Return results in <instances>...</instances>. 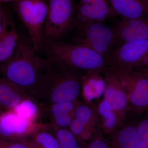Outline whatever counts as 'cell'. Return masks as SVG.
I'll use <instances>...</instances> for the list:
<instances>
[{"mask_svg": "<svg viewBox=\"0 0 148 148\" xmlns=\"http://www.w3.org/2000/svg\"><path fill=\"white\" fill-rule=\"evenodd\" d=\"M82 72L47 59L34 97L48 106L77 100L81 90Z\"/></svg>", "mask_w": 148, "mask_h": 148, "instance_id": "1", "label": "cell"}, {"mask_svg": "<svg viewBox=\"0 0 148 148\" xmlns=\"http://www.w3.org/2000/svg\"><path fill=\"white\" fill-rule=\"evenodd\" d=\"M37 52L32 44L19 41L11 58L0 66L3 77L33 96L47 61Z\"/></svg>", "mask_w": 148, "mask_h": 148, "instance_id": "2", "label": "cell"}, {"mask_svg": "<svg viewBox=\"0 0 148 148\" xmlns=\"http://www.w3.org/2000/svg\"><path fill=\"white\" fill-rule=\"evenodd\" d=\"M45 46L48 59L77 70L103 73L109 66L107 58L79 44L52 42Z\"/></svg>", "mask_w": 148, "mask_h": 148, "instance_id": "3", "label": "cell"}, {"mask_svg": "<svg viewBox=\"0 0 148 148\" xmlns=\"http://www.w3.org/2000/svg\"><path fill=\"white\" fill-rule=\"evenodd\" d=\"M107 69L121 82L131 112L140 115L148 112V69H129L112 65Z\"/></svg>", "mask_w": 148, "mask_h": 148, "instance_id": "4", "label": "cell"}, {"mask_svg": "<svg viewBox=\"0 0 148 148\" xmlns=\"http://www.w3.org/2000/svg\"><path fill=\"white\" fill-rule=\"evenodd\" d=\"M14 7L26 27L33 46L39 52L44 45L43 30L49 0H16Z\"/></svg>", "mask_w": 148, "mask_h": 148, "instance_id": "5", "label": "cell"}, {"mask_svg": "<svg viewBox=\"0 0 148 148\" xmlns=\"http://www.w3.org/2000/svg\"><path fill=\"white\" fill-rule=\"evenodd\" d=\"M77 8L74 0H49L43 30V41H58L74 21Z\"/></svg>", "mask_w": 148, "mask_h": 148, "instance_id": "6", "label": "cell"}, {"mask_svg": "<svg viewBox=\"0 0 148 148\" xmlns=\"http://www.w3.org/2000/svg\"><path fill=\"white\" fill-rule=\"evenodd\" d=\"M101 22L90 21L82 26L75 43L89 48L107 59L116 40L113 28Z\"/></svg>", "mask_w": 148, "mask_h": 148, "instance_id": "7", "label": "cell"}, {"mask_svg": "<svg viewBox=\"0 0 148 148\" xmlns=\"http://www.w3.org/2000/svg\"><path fill=\"white\" fill-rule=\"evenodd\" d=\"M109 66L148 69V38L125 43L114 49L107 57Z\"/></svg>", "mask_w": 148, "mask_h": 148, "instance_id": "8", "label": "cell"}, {"mask_svg": "<svg viewBox=\"0 0 148 148\" xmlns=\"http://www.w3.org/2000/svg\"><path fill=\"white\" fill-rule=\"evenodd\" d=\"M45 125L25 119L13 110L0 114V139L9 141L27 140Z\"/></svg>", "mask_w": 148, "mask_h": 148, "instance_id": "9", "label": "cell"}, {"mask_svg": "<svg viewBox=\"0 0 148 148\" xmlns=\"http://www.w3.org/2000/svg\"><path fill=\"white\" fill-rule=\"evenodd\" d=\"M99 122L97 108L88 103L79 102L69 128L80 143L84 144L92 139Z\"/></svg>", "mask_w": 148, "mask_h": 148, "instance_id": "10", "label": "cell"}, {"mask_svg": "<svg viewBox=\"0 0 148 148\" xmlns=\"http://www.w3.org/2000/svg\"><path fill=\"white\" fill-rule=\"evenodd\" d=\"M103 73L106 82L103 99L111 103L120 122L123 125L129 110L126 92L121 82L114 73L106 68Z\"/></svg>", "mask_w": 148, "mask_h": 148, "instance_id": "11", "label": "cell"}, {"mask_svg": "<svg viewBox=\"0 0 148 148\" xmlns=\"http://www.w3.org/2000/svg\"><path fill=\"white\" fill-rule=\"evenodd\" d=\"M116 44L126 43L148 38V16L136 18H122L113 28Z\"/></svg>", "mask_w": 148, "mask_h": 148, "instance_id": "12", "label": "cell"}, {"mask_svg": "<svg viewBox=\"0 0 148 148\" xmlns=\"http://www.w3.org/2000/svg\"><path fill=\"white\" fill-rule=\"evenodd\" d=\"M109 2L87 5L80 4L77 8L74 21L79 29L87 22L102 21L115 15Z\"/></svg>", "mask_w": 148, "mask_h": 148, "instance_id": "13", "label": "cell"}, {"mask_svg": "<svg viewBox=\"0 0 148 148\" xmlns=\"http://www.w3.org/2000/svg\"><path fill=\"white\" fill-rule=\"evenodd\" d=\"M28 98L36 99L4 77H0V104L5 110H13L21 101Z\"/></svg>", "mask_w": 148, "mask_h": 148, "instance_id": "14", "label": "cell"}, {"mask_svg": "<svg viewBox=\"0 0 148 148\" xmlns=\"http://www.w3.org/2000/svg\"><path fill=\"white\" fill-rule=\"evenodd\" d=\"M19 42L16 27L7 12L5 27L0 34V66L11 58Z\"/></svg>", "mask_w": 148, "mask_h": 148, "instance_id": "15", "label": "cell"}, {"mask_svg": "<svg viewBox=\"0 0 148 148\" xmlns=\"http://www.w3.org/2000/svg\"><path fill=\"white\" fill-rule=\"evenodd\" d=\"M79 102L77 100L56 103L48 106L51 124L56 127L69 128L75 110Z\"/></svg>", "mask_w": 148, "mask_h": 148, "instance_id": "16", "label": "cell"}, {"mask_svg": "<svg viewBox=\"0 0 148 148\" xmlns=\"http://www.w3.org/2000/svg\"><path fill=\"white\" fill-rule=\"evenodd\" d=\"M102 72L88 71L84 73L82 79L81 90L85 100L89 104L103 94L106 82Z\"/></svg>", "mask_w": 148, "mask_h": 148, "instance_id": "17", "label": "cell"}, {"mask_svg": "<svg viewBox=\"0 0 148 148\" xmlns=\"http://www.w3.org/2000/svg\"><path fill=\"white\" fill-rule=\"evenodd\" d=\"M115 14L132 18L148 14V4L143 0H108Z\"/></svg>", "mask_w": 148, "mask_h": 148, "instance_id": "18", "label": "cell"}, {"mask_svg": "<svg viewBox=\"0 0 148 148\" xmlns=\"http://www.w3.org/2000/svg\"><path fill=\"white\" fill-rule=\"evenodd\" d=\"M137 140V122L124 123L112 135L110 148H135Z\"/></svg>", "mask_w": 148, "mask_h": 148, "instance_id": "19", "label": "cell"}, {"mask_svg": "<svg viewBox=\"0 0 148 148\" xmlns=\"http://www.w3.org/2000/svg\"><path fill=\"white\" fill-rule=\"evenodd\" d=\"M99 120L103 132L108 135H112L122 125L110 103L103 99L97 108Z\"/></svg>", "mask_w": 148, "mask_h": 148, "instance_id": "20", "label": "cell"}, {"mask_svg": "<svg viewBox=\"0 0 148 148\" xmlns=\"http://www.w3.org/2000/svg\"><path fill=\"white\" fill-rule=\"evenodd\" d=\"M49 129L50 126L45 125L27 140L32 148H60L58 140L53 129L52 128L51 132Z\"/></svg>", "mask_w": 148, "mask_h": 148, "instance_id": "21", "label": "cell"}, {"mask_svg": "<svg viewBox=\"0 0 148 148\" xmlns=\"http://www.w3.org/2000/svg\"><path fill=\"white\" fill-rule=\"evenodd\" d=\"M39 106L38 105L36 100L28 98L21 101L12 110L18 115L25 119L37 122V118L39 116Z\"/></svg>", "mask_w": 148, "mask_h": 148, "instance_id": "22", "label": "cell"}, {"mask_svg": "<svg viewBox=\"0 0 148 148\" xmlns=\"http://www.w3.org/2000/svg\"><path fill=\"white\" fill-rule=\"evenodd\" d=\"M51 127L58 140L60 148H82V144L69 128Z\"/></svg>", "mask_w": 148, "mask_h": 148, "instance_id": "23", "label": "cell"}, {"mask_svg": "<svg viewBox=\"0 0 148 148\" xmlns=\"http://www.w3.org/2000/svg\"><path fill=\"white\" fill-rule=\"evenodd\" d=\"M137 140L135 148H148V112L137 122Z\"/></svg>", "mask_w": 148, "mask_h": 148, "instance_id": "24", "label": "cell"}, {"mask_svg": "<svg viewBox=\"0 0 148 148\" xmlns=\"http://www.w3.org/2000/svg\"><path fill=\"white\" fill-rule=\"evenodd\" d=\"M82 148H110V147L101 134H98L92 138L89 143L83 144Z\"/></svg>", "mask_w": 148, "mask_h": 148, "instance_id": "25", "label": "cell"}, {"mask_svg": "<svg viewBox=\"0 0 148 148\" xmlns=\"http://www.w3.org/2000/svg\"><path fill=\"white\" fill-rule=\"evenodd\" d=\"M0 148H33L28 140L9 141L0 139Z\"/></svg>", "mask_w": 148, "mask_h": 148, "instance_id": "26", "label": "cell"}, {"mask_svg": "<svg viewBox=\"0 0 148 148\" xmlns=\"http://www.w3.org/2000/svg\"><path fill=\"white\" fill-rule=\"evenodd\" d=\"M7 11L1 8L0 5V34L2 33L5 28L7 21Z\"/></svg>", "mask_w": 148, "mask_h": 148, "instance_id": "27", "label": "cell"}, {"mask_svg": "<svg viewBox=\"0 0 148 148\" xmlns=\"http://www.w3.org/2000/svg\"><path fill=\"white\" fill-rule=\"evenodd\" d=\"M80 4L92 5L108 2V0H79Z\"/></svg>", "mask_w": 148, "mask_h": 148, "instance_id": "28", "label": "cell"}, {"mask_svg": "<svg viewBox=\"0 0 148 148\" xmlns=\"http://www.w3.org/2000/svg\"><path fill=\"white\" fill-rule=\"evenodd\" d=\"M16 1V0H0V1Z\"/></svg>", "mask_w": 148, "mask_h": 148, "instance_id": "29", "label": "cell"}, {"mask_svg": "<svg viewBox=\"0 0 148 148\" xmlns=\"http://www.w3.org/2000/svg\"><path fill=\"white\" fill-rule=\"evenodd\" d=\"M143 1H145V2H146L147 4H148V0H143Z\"/></svg>", "mask_w": 148, "mask_h": 148, "instance_id": "30", "label": "cell"}]
</instances>
